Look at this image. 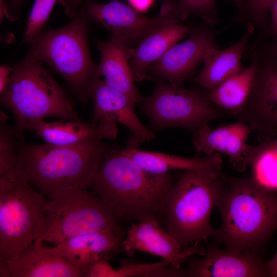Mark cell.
<instances>
[{
  "label": "cell",
  "mask_w": 277,
  "mask_h": 277,
  "mask_svg": "<svg viewBox=\"0 0 277 277\" xmlns=\"http://www.w3.org/2000/svg\"><path fill=\"white\" fill-rule=\"evenodd\" d=\"M119 149L101 140L57 145L18 138L16 175L51 200L69 187L91 188L105 156Z\"/></svg>",
  "instance_id": "cell-1"
},
{
  "label": "cell",
  "mask_w": 277,
  "mask_h": 277,
  "mask_svg": "<svg viewBox=\"0 0 277 277\" xmlns=\"http://www.w3.org/2000/svg\"><path fill=\"white\" fill-rule=\"evenodd\" d=\"M174 180L169 172L145 170L119 149L105 156L91 188L120 222L154 220L161 223L164 201Z\"/></svg>",
  "instance_id": "cell-2"
},
{
  "label": "cell",
  "mask_w": 277,
  "mask_h": 277,
  "mask_svg": "<svg viewBox=\"0 0 277 277\" xmlns=\"http://www.w3.org/2000/svg\"><path fill=\"white\" fill-rule=\"evenodd\" d=\"M215 206L221 225L214 235L231 250L259 254L277 228V195L252 177L223 173Z\"/></svg>",
  "instance_id": "cell-3"
},
{
  "label": "cell",
  "mask_w": 277,
  "mask_h": 277,
  "mask_svg": "<svg viewBox=\"0 0 277 277\" xmlns=\"http://www.w3.org/2000/svg\"><path fill=\"white\" fill-rule=\"evenodd\" d=\"M0 102L13 114L18 138L47 117L82 120L43 63L27 56L15 64Z\"/></svg>",
  "instance_id": "cell-4"
},
{
  "label": "cell",
  "mask_w": 277,
  "mask_h": 277,
  "mask_svg": "<svg viewBox=\"0 0 277 277\" xmlns=\"http://www.w3.org/2000/svg\"><path fill=\"white\" fill-rule=\"evenodd\" d=\"M89 32L88 20L80 8L66 26L42 31L33 37L28 43L26 56L47 64L83 104L88 103L93 86L101 77L98 65L90 54Z\"/></svg>",
  "instance_id": "cell-5"
},
{
  "label": "cell",
  "mask_w": 277,
  "mask_h": 277,
  "mask_svg": "<svg viewBox=\"0 0 277 277\" xmlns=\"http://www.w3.org/2000/svg\"><path fill=\"white\" fill-rule=\"evenodd\" d=\"M223 173L183 170L168 190L161 223L184 249L216 234L210 216Z\"/></svg>",
  "instance_id": "cell-6"
},
{
  "label": "cell",
  "mask_w": 277,
  "mask_h": 277,
  "mask_svg": "<svg viewBox=\"0 0 277 277\" xmlns=\"http://www.w3.org/2000/svg\"><path fill=\"white\" fill-rule=\"evenodd\" d=\"M49 202L22 177L0 180V261L16 259L39 238Z\"/></svg>",
  "instance_id": "cell-7"
},
{
  "label": "cell",
  "mask_w": 277,
  "mask_h": 277,
  "mask_svg": "<svg viewBox=\"0 0 277 277\" xmlns=\"http://www.w3.org/2000/svg\"><path fill=\"white\" fill-rule=\"evenodd\" d=\"M120 224L111 209L94 193L69 187L49 200L42 233L34 243L57 245L72 237Z\"/></svg>",
  "instance_id": "cell-8"
},
{
  "label": "cell",
  "mask_w": 277,
  "mask_h": 277,
  "mask_svg": "<svg viewBox=\"0 0 277 277\" xmlns=\"http://www.w3.org/2000/svg\"><path fill=\"white\" fill-rule=\"evenodd\" d=\"M138 104L153 131L170 127L193 131L204 123L227 116L212 103L206 90L182 88L162 80H155L152 94Z\"/></svg>",
  "instance_id": "cell-9"
},
{
  "label": "cell",
  "mask_w": 277,
  "mask_h": 277,
  "mask_svg": "<svg viewBox=\"0 0 277 277\" xmlns=\"http://www.w3.org/2000/svg\"><path fill=\"white\" fill-rule=\"evenodd\" d=\"M88 21H93L111 33L121 34L130 46L139 45L156 29L181 19L177 5L165 3L155 16H148L118 0L100 4L84 0L80 8Z\"/></svg>",
  "instance_id": "cell-10"
},
{
  "label": "cell",
  "mask_w": 277,
  "mask_h": 277,
  "mask_svg": "<svg viewBox=\"0 0 277 277\" xmlns=\"http://www.w3.org/2000/svg\"><path fill=\"white\" fill-rule=\"evenodd\" d=\"M255 84L243 110L235 117L245 123L261 142L277 136V56L271 48L255 51Z\"/></svg>",
  "instance_id": "cell-11"
},
{
  "label": "cell",
  "mask_w": 277,
  "mask_h": 277,
  "mask_svg": "<svg viewBox=\"0 0 277 277\" xmlns=\"http://www.w3.org/2000/svg\"><path fill=\"white\" fill-rule=\"evenodd\" d=\"M214 38L213 33L207 29L192 31L185 41L172 46L149 67L147 77L181 86L198 65L203 63L208 51L213 45Z\"/></svg>",
  "instance_id": "cell-12"
},
{
  "label": "cell",
  "mask_w": 277,
  "mask_h": 277,
  "mask_svg": "<svg viewBox=\"0 0 277 277\" xmlns=\"http://www.w3.org/2000/svg\"><path fill=\"white\" fill-rule=\"evenodd\" d=\"M90 98L93 104L91 122L97 124L101 121L109 120L124 125L131 133L127 147L137 148L140 144L155 138L154 131L137 117L135 101L101 77L93 86Z\"/></svg>",
  "instance_id": "cell-13"
},
{
  "label": "cell",
  "mask_w": 277,
  "mask_h": 277,
  "mask_svg": "<svg viewBox=\"0 0 277 277\" xmlns=\"http://www.w3.org/2000/svg\"><path fill=\"white\" fill-rule=\"evenodd\" d=\"M196 242L184 249L176 239L157 221H143L131 225L126 230L122 250L130 256L136 251L162 258L180 268L181 263L193 254L205 255L207 251Z\"/></svg>",
  "instance_id": "cell-14"
},
{
  "label": "cell",
  "mask_w": 277,
  "mask_h": 277,
  "mask_svg": "<svg viewBox=\"0 0 277 277\" xmlns=\"http://www.w3.org/2000/svg\"><path fill=\"white\" fill-rule=\"evenodd\" d=\"M187 277H271L267 262L259 254L210 248L203 259L184 268Z\"/></svg>",
  "instance_id": "cell-15"
},
{
  "label": "cell",
  "mask_w": 277,
  "mask_h": 277,
  "mask_svg": "<svg viewBox=\"0 0 277 277\" xmlns=\"http://www.w3.org/2000/svg\"><path fill=\"white\" fill-rule=\"evenodd\" d=\"M126 231L121 224L106 230L70 238L52 248L51 253L86 270L101 259L120 253Z\"/></svg>",
  "instance_id": "cell-16"
},
{
  "label": "cell",
  "mask_w": 277,
  "mask_h": 277,
  "mask_svg": "<svg viewBox=\"0 0 277 277\" xmlns=\"http://www.w3.org/2000/svg\"><path fill=\"white\" fill-rule=\"evenodd\" d=\"M208 123H204L193 131L192 144L195 148V157L201 153L207 155L213 153H223L229 157L233 167L239 172L247 166L245 159L247 141L251 132L244 122H236L214 129H211Z\"/></svg>",
  "instance_id": "cell-17"
},
{
  "label": "cell",
  "mask_w": 277,
  "mask_h": 277,
  "mask_svg": "<svg viewBox=\"0 0 277 277\" xmlns=\"http://www.w3.org/2000/svg\"><path fill=\"white\" fill-rule=\"evenodd\" d=\"M1 277H80L83 271L49 252L43 244L25 247L14 260L0 261Z\"/></svg>",
  "instance_id": "cell-18"
},
{
  "label": "cell",
  "mask_w": 277,
  "mask_h": 277,
  "mask_svg": "<svg viewBox=\"0 0 277 277\" xmlns=\"http://www.w3.org/2000/svg\"><path fill=\"white\" fill-rule=\"evenodd\" d=\"M100 53V75L112 87L125 93L138 104L144 99L135 84L130 60L133 48L124 36L111 33L105 42L97 41Z\"/></svg>",
  "instance_id": "cell-19"
},
{
  "label": "cell",
  "mask_w": 277,
  "mask_h": 277,
  "mask_svg": "<svg viewBox=\"0 0 277 277\" xmlns=\"http://www.w3.org/2000/svg\"><path fill=\"white\" fill-rule=\"evenodd\" d=\"M33 131L45 142L57 145H72L94 140H113L118 134L116 123L109 120L94 124L83 120L61 119L47 122L43 120L36 122Z\"/></svg>",
  "instance_id": "cell-20"
},
{
  "label": "cell",
  "mask_w": 277,
  "mask_h": 277,
  "mask_svg": "<svg viewBox=\"0 0 277 277\" xmlns=\"http://www.w3.org/2000/svg\"><path fill=\"white\" fill-rule=\"evenodd\" d=\"M253 30V25L248 24L240 40L227 48L219 50L212 45L205 57L202 69L191 82L208 92L242 71L245 69L242 55Z\"/></svg>",
  "instance_id": "cell-21"
},
{
  "label": "cell",
  "mask_w": 277,
  "mask_h": 277,
  "mask_svg": "<svg viewBox=\"0 0 277 277\" xmlns=\"http://www.w3.org/2000/svg\"><path fill=\"white\" fill-rule=\"evenodd\" d=\"M122 151L142 168L154 174L167 173L174 170H190L202 172L221 171L222 157L218 153L191 159L134 147H126L122 149Z\"/></svg>",
  "instance_id": "cell-22"
},
{
  "label": "cell",
  "mask_w": 277,
  "mask_h": 277,
  "mask_svg": "<svg viewBox=\"0 0 277 277\" xmlns=\"http://www.w3.org/2000/svg\"><path fill=\"white\" fill-rule=\"evenodd\" d=\"M191 32L189 27L179 23L167 25L152 32L137 48H133L130 64L135 81L146 78L149 67Z\"/></svg>",
  "instance_id": "cell-23"
},
{
  "label": "cell",
  "mask_w": 277,
  "mask_h": 277,
  "mask_svg": "<svg viewBox=\"0 0 277 277\" xmlns=\"http://www.w3.org/2000/svg\"><path fill=\"white\" fill-rule=\"evenodd\" d=\"M256 73L257 63L252 57L247 68L207 92L210 101L226 114L237 116L250 98Z\"/></svg>",
  "instance_id": "cell-24"
},
{
  "label": "cell",
  "mask_w": 277,
  "mask_h": 277,
  "mask_svg": "<svg viewBox=\"0 0 277 277\" xmlns=\"http://www.w3.org/2000/svg\"><path fill=\"white\" fill-rule=\"evenodd\" d=\"M247 166L253 169L252 178L265 190L277 195V156L247 145L245 151Z\"/></svg>",
  "instance_id": "cell-25"
},
{
  "label": "cell",
  "mask_w": 277,
  "mask_h": 277,
  "mask_svg": "<svg viewBox=\"0 0 277 277\" xmlns=\"http://www.w3.org/2000/svg\"><path fill=\"white\" fill-rule=\"evenodd\" d=\"M8 117L2 111L0 118V180L16 177L17 142L15 129L7 123Z\"/></svg>",
  "instance_id": "cell-26"
},
{
  "label": "cell",
  "mask_w": 277,
  "mask_h": 277,
  "mask_svg": "<svg viewBox=\"0 0 277 277\" xmlns=\"http://www.w3.org/2000/svg\"><path fill=\"white\" fill-rule=\"evenodd\" d=\"M114 277H184V275L183 268L171 267L167 260L141 263L124 260L115 269Z\"/></svg>",
  "instance_id": "cell-27"
},
{
  "label": "cell",
  "mask_w": 277,
  "mask_h": 277,
  "mask_svg": "<svg viewBox=\"0 0 277 277\" xmlns=\"http://www.w3.org/2000/svg\"><path fill=\"white\" fill-rule=\"evenodd\" d=\"M56 0H35L27 22L23 41L28 43L43 31Z\"/></svg>",
  "instance_id": "cell-28"
},
{
  "label": "cell",
  "mask_w": 277,
  "mask_h": 277,
  "mask_svg": "<svg viewBox=\"0 0 277 277\" xmlns=\"http://www.w3.org/2000/svg\"><path fill=\"white\" fill-rule=\"evenodd\" d=\"M218 0H179L177 7L181 19L185 20L192 14L200 16L208 24L215 22V5Z\"/></svg>",
  "instance_id": "cell-29"
},
{
  "label": "cell",
  "mask_w": 277,
  "mask_h": 277,
  "mask_svg": "<svg viewBox=\"0 0 277 277\" xmlns=\"http://www.w3.org/2000/svg\"><path fill=\"white\" fill-rule=\"evenodd\" d=\"M272 0H244L242 13L257 25L263 26L267 22L269 6Z\"/></svg>",
  "instance_id": "cell-30"
},
{
  "label": "cell",
  "mask_w": 277,
  "mask_h": 277,
  "mask_svg": "<svg viewBox=\"0 0 277 277\" xmlns=\"http://www.w3.org/2000/svg\"><path fill=\"white\" fill-rule=\"evenodd\" d=\"M112 256L104 257L91 266L85 272V277H114L115 269L109 263Z\"/></svg>",
  "instance_id": "cell-31"
},
{
  "label": "cell",
  "mask_w": 277,
  "mask_h": 277,
  "mask_svg": "<svg viewBox=\"0 0 277 277\" xmlns=\"http://www.w3.org/2000/svg\"><path fill=\"white\" fill-rule=\"evenodd\" d=\"M25 0H1V7L10 19H14L18 9Z\"/></svg>",
  "instance_id": "cell-32"
},
{
  "label": "cell",
  "mask_w": 277,
  "mask_h": 277,
  "mask_svg": "<svg viewBox=\"0 0 277 277\" xmlns=\"http://www.w3.org/2000/svg\"><path fill=\"white\" fill-rule=\"evenodd\" d=\"M84 0H59L65 9L66 15L74 17L77 13Z\"/></svg>",
  "instance_id": "cell-33"
},
{
  "label": "cell",
  "mask_w": 277,
  "mask_h": 277,
  "mask_svg": "<svg viewBox=\"0 0 277 277\" xmlns=\"http://www.w3.org/2000/svg\"><path fill=\"white\" fill-rule=\"evenodd\" d=\"M268 12L271 16L270 29L275 36V43H277V0L271 1L269 6Z\"/></svg>",
  "instance_id": "cell-34"
},
{
  "label": "cell",
  "mask_w": 277,
  "mask_h": 277,
  "mask_svg": "<svg viewBox=\"0 0 277 277\" xmlns=\"http://www.w3.org/2000/svg\"><path fill=\"white\" fill-rule=\"evenodd\" d=\"M155 0H127L130 6L141 13L148 10Z\"/></svg>",
  "instance_id": "cell-35"
},
{
  "label": "cell",
  "mask_w": 277,
  "mask_h": 277,
  "mask_svg": "<svg viewBox=\"0 0 277 277\" xmlns=\"http://www.w3.org/2000/svg\"><path fill=\"white\" fill-rule=\"evenodd\" d=\"M13 68L8 65H2L0 67V94L2 93L6 88Z\"/></svg>",
  "instance_id": "cell-36"
},
{
  "label": "cell",
  "mask_w": 277,
  "mask_h": 277,
  "mask_svg": "<svg viewBox=\"0 0 277 277\" xmlns=\"http://www.w3.org/2000/svg\"><path fill=\"white\" fill-rule=\"evenodd\" d=\"M253 146L258 150L268 151L277 156V136L269 141L261 142Z\"/></svg>",
  "instance_id": "cell-37"
},
{
  "label": "cell",
  "mask_w": 277,
  "mask_h": 277,
  "mask_svg": "<svg viewBox=\"0 0 277 277\" xmlns=\"http://www.w3.org/2000/svg\"><path fill=\"white\" fill-rule=\"evenodd\" d=\"M271 277H277V252L273 258L267 262Z\"/></svg>",
  "instance_id": "cell-38"
},
{
  "label": "cell",
  "mask_w": 277,
  "mask_h": 277,
  "mask_svg": "<svg viewBox=\"0 0 277 277\" xmlns=\"http://www.w3.org/2000/svg\"><path fill=\"white\" fill-rule=\"evenodd\" d=\"M238 7L239 10L242 12L244 3V0H232Z\"/></svg>",
  "instance_id": "cell-39"
},
{
  "label": "cell",
  "mask_w": 277,
  "mask_h": 277,
  "mask_svg": "<svg viewBox=\"0 0 277 277\" xmlns=\"http://www.w3.org/2000/svg\"><path fill=\"white\" fill-rule=\"evenodd\" d=\"M271 49L274 54L277 56V43H275L274 46L271 47Z\"/></svg>",
  "instance_id": "cell-40"
}]
</instances>
